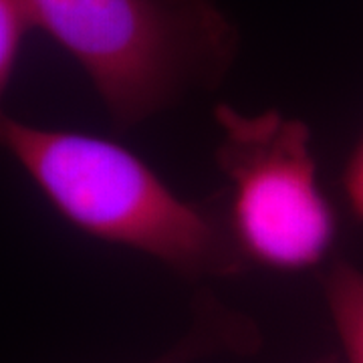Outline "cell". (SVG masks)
Segmentation results:
<instances>
[{"instance_id": "obj_4", "label": "cell", "mask_w": 363, "mask_h": 363, "mask_svg": "<svg viewBox=\"0 0 363 363\" xmlns=\"http://www.w3.org/2000/svg\"><path fill=\"white\" fill-rule=\"evenodd\" d=\"M259 327L248 317L222 305L214 297H202L196 303V317L190 331L150 363H194L222 353L248 355L259 350Z\"/></svg>"}, {"instance_id": "obj_6", "label": "cell", "mask_w": 363, "mask_h": 363, "mask_svg": "<svg viewBox=\"0 0 363 363\" xmlns=\"http://www.w3.org/2000/svg\"><path fill=\"white\" fill-rule=\"evenodd\" d=\"M30 28L33 25L23 0H0V111H4V97Z\"/></svg>"}, {"instance_id": "obj_1", "label": "cell", "mask_w": 363, "mask_h": 363, "mask_svg": "<svg viewBox=\"0 0 363 363\" xmlns=\"http://www.w3.org/2000/svg\"><path fill=\"white\" fill-rule=\"evenodd\" d=\"M0 152L23 168L63 220L87 236L142 252L192 281L233 277L247 264L226 214L182 198L121 143L33 125L4 109Z\"/></svg>"}, {"instance_id": "obj_3", "label": "cell", "mask_w": 363, "mask_h": 363, "mask_svg": "<svg viewBox=\"0 0 363 363\" xmlns=\"http://www.w3.org/2000/svg\"><path fill=\"white\" fill-rule=\"evenodd\" d=\"M220 145L214 157L230 182L226 218L247 262L305 272L327 260L337 216L323 192L311 130L281 111L240 113L214 107Z\"/></svg>"}, {"instance_id": "obj_2", "label": "cell", "mask_w": 363, "mask_h": 363, "mask_svg": "<svg viewBox=\"0 0 363 363\" xmlns=\"http://www.w3.org/2000/svg\"><path fill=\"white\" fill-rule=\"evenodd\" d=\"M77 63L119 131L220 79L233 28L210 0H23Z\"/></svg>"}, {"instance_id": "obj_5", "label": "cell", "mask_w": 363, "mask_h": 363, "mask_svg": "<svg viewBox=\"0 0 363 363\" xmlns=\"http://www.w3.org/2000/svg\"><path fill=\"white\" fill-rule=\"evenodd\" d=\"M323 293L347 362L363 363V271L333 260L323 274Z\"/></svg>"}, {"instance_id": "obj_7", "label": "cell", "mask_w": 363, "mask_h": 363, "mask_svg": "<svg viewBox=\"0 0 363 363\" xmlns=\"http://www.w3.org/2000/svg\"><path fill=\"white\" fill-rule=\"evenodd\" d=\"M341 184H343V194L347 200L351 216L355 220L363 222V138L355 145L353 154L345 164Z\"/></svg>"}]
</instances>
